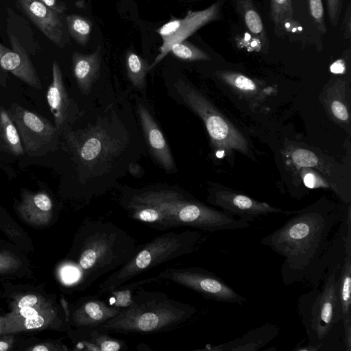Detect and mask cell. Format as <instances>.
Returning <instances> with one entry per match:
<instances>
[{"label":"cell","instance_id":"3","mask_svg":"<svg viewBox=\"0 0 351 351\" xmlns=\"http://www.w3.org/2000/svg\"><path fill=\"white\" fill-rule=\"evenodd\" d=\"M119 204L133 220L158 230L189 227L210 232L237 230L250 222L210 207L177 186L151 184L121 187Z\"/></svg>","mask_w":351,"mask_h":351},{"label":"cell","instance_id":"30","mask_svg":"<svg viewBox=\"0 0 351 351\" xmlns=\"http://www.w3.org/2000/svg\"><path fill=\"white\" fill-rule=\"evenodd\" d=\"M170 51L177 58L186 61L208 60L209 56L186 40L173 44Z\"/></svg>","mask_w":351,"mask_h":351},{"label":"cell","instance_id":"44","mask_svg":"<svg viewBox=\"0 0 351 351\" xmlns=\"http://www.w3.org/2000/svg\"><path fill=\"white\" fill-rule=\"evenodd\" d=\"M2 322H3V317H0V334H3V330H2Z\"/></svg>","mask_w":351,"mask_h":351},{"label":"cell","instance_id":"7","mask_svg":"<svg viewBox=\"0 0 351 351\" xmlns=\"http://www.w3.org/2000/svg\"><path fill=\"white\" fill-rule=\"evenodd\" d=\"M342 261L327 268L320 289L313 287L299 298L297 311L308 343L296 350H324V346L329 343L332 345L331 341L336 339L332 335L337 334L335 329L341 323L337 286Z\"/></svg>","mask_w":351,"mask_h":351},{"label":"cell","instance_id":"38","mask_svg":"<svg viewBox=\"0 0 351 351\" xmlns=\"http://www.w3.org/2000/svg\"><path fill=\"white\" fill-rule=\"evenodd\" d=\"M45 4L47 7L50 9L56 11L58 13H62L65 10L66 7L59 2L57 0H38Z\"/></svg>","mask_w":351,"mask_h":351},{"label":"cell","instance_id":"14","mask_svg":"<svg viewBox=\"0 0 351 351\" xmlns=\"http://www.w3.org/2000/svg\"><path fill=\"white\" fill-rule=\"evenodd\" d=\"M47 100L59 133L76 119L80 110L69 97L60 67L56 60L52 64V82L47 93Z\"/></svg>","mask_w":351,"mask_h":351},{"label":"cell","instance_id":"42","mask_svg":"<svg viewBox=\"0 0 351 351\" xmlns=\"http://www.w3.org/2000/svg\"><path fill=\"white\" fill-rule=\"evenodd\" d=\"M28 350L32 351H49L60 350L61 349L59 348H56L55 346L52 343H44L36 345L34 347H32Z\"/></svg>","mask_w":351,"mask_h":351},{"label":"cell","instance_id":"37","mask_svg":"<svg viewBox=\"0 0 351 351\" xmlns=\"http://www.w3.org/2000/svg\"><path fill=\"white\" fill-rule=\"evenodd\" d=\"M304 185L309 189L328 187V184L318 175L313 172H307L303 176Z\"/></svg>","mask_w":351,"mask_h":351},{"label":"cell","instance_id":"11","mask_svg":"<svg viewBox=\"0 0 351 351\" xmlns=\"http://www.w3.org/2000/svg\"><path fill=\"white\" fill-rule=\"evenodd\" d=\"M219 8V3H216L203 10L189 11L183 19H172L156 29L162 38V45L160 53L149 69H152L170 52L173 44L185 40L204 25L217 19Z\"/></svg>","mask_w":351,"mask_h":351},{"label":"cell","instance_id":"8","mask_svg":"<svg viewBox=\"0 0 351 351\" xmlns=\"http://www.w3.org/2000/svg\"><path fill=\"white\" fill-rule=\"evenodd\" d=\"M167 90L174 101L202 119L215 148L223 152H247V142L243 134L189 81L176 76L167 82Z\"/></svg>","mask_w":351,"mask_h":351},{"label":"cell","instance_id":"35","mask_svg":"<svg viewBox=\"0 0 351 351\" xmlns=\"http://www.w3.org/2000/svg\"><path fill=\"white\" fill-rule=\"evenodd\" d=\"M45 300H46L44 298L34 294L25 295L20 298L13 304L12 311L18 310L25 307L34 306Z\"/></svg>","mask_w":351,"mask_h":351},{"label":"cell","instance_id":"36","mask_svg":"<svg viewBox=\"0 0 351 351\" xmlns=\"http://www.w3.org/2000/svg\"><path fill=\"white\" fill-rule=\"evenodd\" d=\"M343 0H326L328 13L333 27L337 25L341 12Z\"/></svg>","mask_w":351,"mask_h":351},{"label":"cell","instance_id":"26","mask_svg":"<svg viewBox=\"0 0 351 351\" xmlns=\"http://www.w3.org/2000/svg\"><path fill=\"white\" fill-rule=\"evenodd\" d=\"M125 65L127 76L132 86L143 95L146 92V76L149 71L147 60L133 51L126 55Z\"/></svg>","mask_w":351,"mask_h":351},{"label":"cell","instance_id":"39","mask_svg":"<svg viewBox=\"0 0 351 351\" xmlns=\"http://www.w3.org/2000/svg\"><path fill=\"white\" fill-rule=\"evenodd\" d=\"M330 70L335 74L344 73L346 71L345 62L341 59L336 60L330 65Z\"/></svg>","mask_w":351,"mask_h":351},{"label":"cell","instance_id":"15","mask_svg":"<svg viewBox=\"0 0 351 351\" xmlns=\"http://www.w3.org/2000/svg\"><path fill=\"white\" fill-rule=\"evenodd\" d=\"M8 34L12 49L0 43V66L27 85L40 89V78L27 53L14 35Z\"/></svg>","mask_w":351,"mask_h":351},{"label":"cell","instance_id":"20","mask_svg":"<svg viewBox=\"0 0 351 351\" xmlns=\"http://www.w3.org/2000/svg\"><path fill=\"white\" fill-rule=\"evenodd\" d=\"M351 247H345V256L338 276L337 293L346 351H351Z\"/></svg>","mask_w":351,"mask_h":351},{"label":"cell","instance_id":"32","mask_svg":"<svg viewBox=\"0 0 351 351\" xmlns=\"http://www.w3.org/2000/svg\"><path fill=\"white\" fill-rule=\"evenodd\" d=\"M293 162L298 167H313L318 165L317 156L310 150L298 148L291 154Z\"/></svg>","mask_w":351,"mask_h":351},{"label":"cell","instance_id":"10","mask_svg":"<svg viewBox=\"0 0 351 351\" xmlns=\"http://www.w3.org/2000/svg\"><path fill=\"white\" fill-rule=\"evenodd\" d=\"M156 277L191 289L207 300L239 305L246 301L221 278L202 267H170Z\"/></svg>","mask_w":351,"mask_h":351},{"label":"cell","instance_id":"6","mask_svg":"<svg viewBox=\"0 0 351 351\" xmlns=\"http://www.w3.org/2000/svg\"><path fill=\"white\" fill-rule=\"evenodd\" d=\"M207 238L206 232L189 229L169 231L138 245L133 256L99 285L97 294H105L155 267L196 252Z\"/></svg>","mask_w":351,"mask_h":351},{"label":"cell","instance_id":"41","mask_svg":"<svg viewBox=\"0 0 351 351\" xmlns=\"http://www.w3.org/2000/svg\"><path fill=\"white\" fill-rule=\"evenodd\" d=\"M350 5L348 7L346 14L345 15V21H344V34L346 38H350Z\"/></svg>","mask_w":351,"mask_h":351},{"label":"cell","instance_id":"9","mask_svg":"<svg viewBox=\"0 0 351 351\" xmlns=\"http://www.w3.org/2000/svg\"><path fill=\"white\" fill-rule=\"evenodd\" d=\"M7 110L29 156L40 157L59 149L60 133L47 119L16 103Z\"/></svg>","mask_w":351,"mask_h":351},{"label":"cell","instance_id":"12","mask_svg":"<svg viewBox=\"0 0 351 351\" xmlns=\"http://www.w3.org/2000/svg\"><path fill=\"white\" fill-rule=\"evenodd\" d=\"M146 147L156 163L168 173L178 169L169 144L149 108L141 98L136 97L134 108Z\"/></svg>","mask_w":351,"mask_h":351},{"label":"cell","instance_id":"17","mask_svg":"<svg viewBox=\"0 0 351 351\" xmlns=\"http://www.w3.org/2000/svg\"><path fill=\"white\" fill-rule=\"evenodd\" d=\"M19 1L32 23L47 38L59 47L64 45V27L59 13L38 0Z\"/></svg>","mask_w":351,"mask_h":351},{"label":"cell","instance_id":"2","mask_svg":"<svg viewBox=\"0 0 351 351\" xmlns=\"http://www.w3.org/2000/svg\"><path fill=\"white\" fill-rule=\"evenodd\" d=\"M342 212L334 206L315 204L295 212L280 227L260 243L284 258L280 274L288 286L297 282H309L318 287L327 268L338 259L339 245L346 230L339 227L335 238L330 234L343 219Z\"/></svg>","mask_w":351,"mask_h":351},{"label":"cell","instance_id":"34","mask_svg":"<svg viewBox=\"0 0 351 351\" xmlns=\"http://www.w3.org/2000/svg\"><path fill=\"white\" fill-rule=\"evenodd\" d=\"M329 108L332 115L339 121L349 120V112L346 104L339 99H332Z\"/></svg>","mask_w":351,"mask_h":351},{"label":"cell","instance_id":"40","mask_svg":"<svg viewBox=\"0 0 351 351\" xmlns=\"http://www.w3.org/2000/svg\"><path fill=\"white\" fill-rule=\"evenodd\" d=\"M128 173L133 177L140 178L144 174V170L138 162H132L128 167Z\"/></svg>","mask_w":351,"mask_h":351},{"label":"cell","instance_id":"28","mask_svg":"<svg viewBox=\"0 0 351 351\" xmlns=\"http://www.w3.org/2000/svg\"><path fill=\"white\" fill-rule=\"evenodd\" d=\"M66 24L71 36L80 45H86L92 31V23L77 14L66 16Z\"/></svg>","mask_w":351,"mask_h":351},{"label":"cell","instance_id":"45","mask_svg":"<svg viewBox=\"0 0 351 351\" xmlns=\"http://www.w3.org/2000/svg\"><path fill=\"white\" fill-rule=\"evenodd\" d=\"M0 86H5V83L3 82V80L0 78Z\"/></svg>","mask_w":351,"mask_h":351},{"label":"cell","instance_id":"13","mask_svg":"<svg viewBox=\"0 0 351 351\" xmlns=\"http://www.w3.org/2000/svg\"><path fill=\"white\" fill-rule=\"evenodd\" d=\"M207 200L222 210L249 222L262 215L290 213L266 202H259L243 194L228 190H212Z\"/></svg>","mask_w":351,"mask_h":351},{"label":"cell","instance_id":"5","mask_svg":"<svg viewBox=\"0 0 351 351\" xmlns=\"http://www.w3.org/2000/svg\"><path fill=\"white\" fill-rule=\"evenodd\" d=\"M196 313L194 306L141 286L133 293L128 305L100 326L117 333L153 335L179 329Z\"/></svg>","mask_w":351,"mask_h":351},{"label":"cell","instance_id":"29","mask_svg":"<svg viewBox=\"0 0 351 351\" xmlns=\"http://www.w3.org/2000/svg\"><path fill=\"white\" fill-rule=\"evenodd\" d=\"M293 16L292 0H270V18L279 31L283 29L285 22L292 19Z\"/></svg>","mask_w":351,"mask_h":351},{"label":"cell","instance_id":"27","mask_svg":"<svg viewBox=\"0 0 351 351\" xmlns=\"http://www.w3.org/2000/svg\"><path fill=\"white\" fill-rule=\"evenodd\" d=\"M215 75L232 88L243 94H254L258 91L257 84L241 73L231 71H217Z\"/></svg>","mask_w":351,"mask_h":351},{"label":"cell","instance_id":"18","mask_svg":"<svg viewBox=\"0 0 351 351\" xmlns=\"http://www.w3.org/2000/svg\"><path fill=\"white\" fill-rule=\"evenodd\" d=\"M20 217L27 223L43 226L49 223L53 215V203L45 192L23 190L21 199L16 208Z\"/></svg>","mask_w":351,"mask_h":351},{"label":"cell","instance_id":"19","mask_svg":"<svg viewBox=\"0 0 351 351\" xmlns=\"http://www.w3.org/2000/svg\"><path fill=\"white\" fill-rule=\"evenodd\" d=\"M280 328L273 323H267L243 334L241 337L204 349L212 351H257L279 333Z\"/></svg>","mask_w":351,"mask_h":351},{"label":"cell","instance_id":"22","mask_svg":"<svg viewBox=\"0 0 351 351\" xmlns=\"http://www.w3.org/2000/svg\"><path fill=\"white\" fill-rule=\"evenodd\" d=\"M78 328L81 332L80 338L76 345L79 350L120 351L128 349V346L124 341L111 337L109 335L110 332L100 326Z\"/></svg>","mask_w":351,"mask_h":351},{"label":"cell","instance_id":"24","mask_svg":"<svg viewBox=\"0 0 351 351\" xmlns=\"http://www.w3.org/2000/svg\"><path fill=\"white\" fill-rule=\"evenodd\" d=\"M0 151L14 156H23L25 151L16 128L8 110L0 106Z\"/></svg>","mask_w":351,"mask_h":351},{"label":"cell","instance_id":"21","mask_svg":"<svg viewBox=\"0 0 351 351\" xmlns=\"http://www.w3.org/2000/svg\"><path fill=\"white\" fill-rule=\"evenodd\" d=\"M101 47L92 53L74 52L72 56L73 71L77 85L83 95H88L100 76Z\"/></svg>","mask_w":351,"mask_h":351},{"label":"cell","instance_id":"4","mask_svg":"<svg viewBox=\"0 0 351 351\" xmlns=\"http://www.w3.org/2000/svg\"><path fill=\"white\" fill-rule=\"evenodd\" d=\"M138 246L134 238L113 222L86 219L76 236L74 260L64 265L75 271L71 285L79 291L90 288L127 263Z\"/></svg>","mask_w":351,"mask_h":351},{"label":"cell","instance_id":"31","mask_svg":"<svg viewBox=\"0 0 351 351\" xmlns=\"http://www.w3.org/2000/svg\"><path fill=\"white\" fill-rule=\"evenodd\" d=\"M308 8L317 29L322 34L326 33V27L324 20V11L322 0H306Z\"/></svg>","mask_w":351,"mask_h":351},{"label":"cell","instance_id":"1","mask_svg":"<svg viewBox=\"0 0 351 351\" xmlns=\"http://www.w3.org/2000/svg\"><path fill=\"white\" fill-rule=\"evenodd\" d=\"M60 133L71 162L78 196L85 203L106 193L144 154L145 143L134 108L124 95L80 111Z\"/></svg>","mask_w":351,"mask_h":351},{"label":"cell","instance_id":"23","mask_svg":"<svg viewBox=\"0 0 351 351\" xmlns=\"http://www.w3.org/2000/svg\"><path fill=\"white\" fill-rule=\"evenodd\" d=\"M58 318L57 309L51 303L39 313L14 323L2 326L3 334L43 329L54 324Z\"/></svg>","mask_w":351,"mask_h":351},{"label":"cell","instance_id":"16","mask_svg":"<svg viewBox=\"0 0 351 351\" xmlns=\"http://www.w3.org/2000/svg\"><path fill=\"white\" fill-rule=\"evenodd\" d=\"M121 309L99 295L83 298L70 313L69 321L77 328L102 325L115 317Z\"/></svg>","mask_w":351,"mask_h":351},{"label":"cell","instance_id":"33","mask_svg":"<svg viewBox=\"0 0 351 351\" xmlns=\"http://www.w3.org/2000/svg\"><path fill=\"white\" fill-rule=\"evenodd\" d=\"M21 265V261L8 252H0V274L16 270Z\"/></svg>","mask_w":351,"mask_h":351},{"label":"cell","instance_id":"43","mask_svg":"<svg viewBox=\"0 0 351 351\" xmlns=\"http://www.w3.org/2000/svg\"><path fill=\"white\" fill-rule=\"evenodd\" d=\"M10 344L5 341H0V351H6L9 349Z\"/></svg>","mask_w":351,"mask_h":351},{"label":"cell","instance_id":"25","mask_svg":"<svg viewBox=\"0 0 351 351\" xmlns=\"http://www.w3.org/2000/svg\"><path fill=\"white\" fill-rule=\"evenodd\" d=\"M237 8L249 31L267 47L265 27L252 0H237Z\"/></svg>","mask_w":351,"mask_h":351}]
</instances>
